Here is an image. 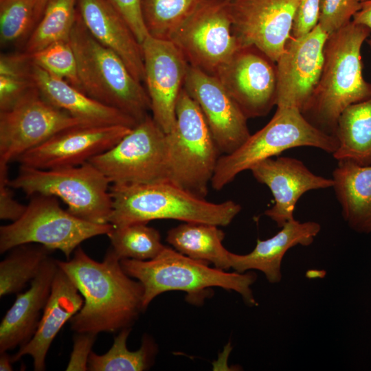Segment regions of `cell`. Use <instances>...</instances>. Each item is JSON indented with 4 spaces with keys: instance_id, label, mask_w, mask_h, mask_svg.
I'll use <instances>...</instances> for the list:
<instances>
[{
    "instance_id": "obj_35",
    "label": "cell",
    "mask_w": 371,
    "mask_h": 371,
    "mask_svg": "<svg viewBox=\"0 0 371 371\" xmlns=\"http://www.w3.org/2000/svg\"><path fill=\"white\" fill-rule=\"evenodd\" d=\"M27 56L33 64L81 90L76 55L69 40L54 43Z\"/></svg>"
},
{
    "instance_id": "obj_25",
    "label": "cell",
    "mask_w": 371,
    "mask_h": 371,
    "mask_svg": "<svg viewBox=\"0 0 371 371\" xmlns=\"http://www.w3.org/2000/svg\"><path fill=\"white\" fill-rule=\"evenodd\" d=\"M333 180L344 221L355 232L371 234V165L339 161Z\"/></svg>"
},
{
    "instance_id": "obj_45",
    "label": "cell",
    "mask_w": 371,
    "mask_h": 371,
    "mask_svg": "<svg viewBox=\"0 0 371 371\" xmlns=\"http://www.w3.org/2000/svg\"><path fill=\"white\" fill-rule=\"evenodd\" d=\"M358 1H360V2H361V1H365V0H358Z\"/></svg>"
},
{
    "instance_id": "obj_1",
    "label": "cell",
    "mask_w": 371,
    "mask_h": 371,
    "mask_svg": "<svg viewBox=\"0 0 371 371\" xmlns=\"http://www.w3.org/2000/svg\"><path fill=\"white\" fill-rule=\"evenodd\" d=\"M72 280L84 302L70 321L76 333H113L131 328L143 307L144 286L124 271L111 247L102 262L95 261L78 247L69 260H57Z\"/></svg>"
},
{
    "instance_id": "obj_8",
    "label": "cell",
    "mask_w": 371,
    "mask_h": 371,
    "mask_svg": "<svg viewBox=\"0 0 371 371\" xmlns=\"http://www.w3.org/2000/svg\"><path fill=\"white\" fill-rule=\"evenodd\" d=\"M167 136L168 181L205 198L220 152L198 104L184 88L177 100L175 125Z\"/></svg>"
},
{
    "instance_id": "obj_44",
    "label": "cell",
    "mask_w": 371,
    "mask_h": 371,
    "mask_svg": "<svg viewBox=\"0 0 371 371\" xmlns=\"http://www.w3.org/2000/svg\"><path fill=\"white\" fill-rule=\"evenodd\" d=\"M325 271L322 270H309L306 272V276L308 278H322L324 276Z\"/></svg>"
},
{
    "instance_id": "obj_20",
    "label": "cell",
    "mask_w": 371,
    "mask_h": 371,
    "mask_svg": "<svg viewBox=\"0 0 371 371\" xmlns=\"http://www.w3.org/2000/svg\"><path fill=\"white\" fill-rule=\"evenodd\" d=\"M77 10L87 30L117 54L133 76L144 81L142 44L120 14L106 0H77Z\"/></svg>"
},
{
    "instance_id": "obj_42",
    "label": "cell",
    "mask_w": 371,
    "mask_h": 371,
    "mask_svg": "<svg viewBox=\"0 0 371 371\" xmlns=\"http://www.w3.org/2000/svg\"><path fill=\"white\" fill-rule=\"evenodd\" d=\"M0 370L1 371H11L12 368V356L7 354V351L0 352Z\"/></svg>"
},
{
    "instance_id": "obj_3",
    "label": "cell",
    "mask_w": 371,
    "mask_h": 371,
    "mask_svg": "<svg viewBox=\"0 0 371 371\" xmlns=\"http://www.w3.org/2000/svg\"><path fill=\"white\" fill-rule=\"evenodd\" d=\"M114 227L157 219L227 226L241 210L232 200L207 201L168 181L144 184H111Z\"/></svg>"
},
{
    "instance_id": "obj_40",
    "label": "cell",
    "mask_w": 371,
    "mask_h": 371,
    "mask_svg": "<svg viewBox=\"0 0 371 371\" xmlns=\"http://www.w3.org/2000/svg\"><path fill=\"white\" fill-rule=\"evenodd\" d=\"M97 335L90 333H76L73 350L66 370H88V361Z\"/></svg>"
},
{
    "instance_id": "obj_13",
    "label": "cell",
    "mask_w": 371,
    "mask_h": 371,
    "mask_svg": "<svg viewBox=\"0 0 371 371\" xmlns=\"http://www.w3.org/2000/svg\"><path fill=\"white\" fill-rule=\"evenodd\" d=\"M214 76L247 119L265 116L276 105V62L256 47H239Z\"/></svg>"
},
{
    "instance_id": "obj_19",
    "label": "cell",
    "mask_w": 371,
    "mask_h": 371,
    "mask_svg": "<svg viewBox=\"0 0 371 371\" xmlns=\"http://www.w3.org/2000/svg\"><path fill=\"white\" fill-rule=\"evenodd\" d=\"M249 170L257 181L271 190L274 204L265 214L279 227L294 218L297 202L305 192L333 186V179L314 174L302 161L293 157H271Z\"/></svg>"
},
{
    "instance_id": "obj_18",
    "label": "cell",
    "mask_w": 371,
    "mask_h": 371,
    "mask_svg": "<svg viewBox=\"0 0 371 371\" xmlns=\"http://www.w3.org/2000/svg\"><path fill=\"white\" fill-rule=\"evenodd\" d=\"M183 88L198 104L220 153H232L249 137L248 119L214 76L189 65Z\"/></svg>"
},
{
    "instance_id": "obj_32",
    "label": "cell",
    "mask_w": 371,
    "mask_h": 371,
    "mask_svg": "<svg viewBox=\"0 0 371 371\" xmlns=\"http://www.w3.org/2000/svg\"><path fill=\"white\" fill-rule=\"evenodd\" d=\"M107 236L111 241V247L120 260H152L166 247L161 243L158 230L148 226L147 223L113 226Z\"/></svg>"
},
{
    "instance_id": "obj_17",
    "label": "cell",
    "mask_w": 371,
    "mask_h": 371,
    "mask_svg": "<svg viewBox=\"0 0 371 371\" xmlns=\"http://www.w3.org/2000/svg\"><path fill=\"white\" fill-rule=\"evenodd\" d=\"M132 128L122 125L72 127L25 153L16 161L39 169L82 165L115 146Z\"/></svg>"
},
{
    "instance_id": "obj_27",
    "label": "cell",
    "mask_w": 371,
    "mask_h": 371,
    "mask_svg": "<svg viewBox=\"0 0 371 371\" xmlns=\"http://www.w3.org/2000/svg\"><path fill=\"white\" fill-rule=\"evenodd\" d=\"M335 136L338 144L333 154L335 159L371 165V96L345 109L338 119Z\"/></svg>"
},
{
    "instance_id": "obj_10",
    "label": "cell",
    "mask_w": 371,
    "mask_h": 371,
    "mask_svg": "<svg viewBox=\"0 0 371 371\" xmlns=\"http://www.w3.org/2000/svg\"><path fill=\"white\" fill-rule=\"evenodd\" d=\"M111 184H144L168 181V142L148 115L115 146L89 161Z\"/></svg>"
},
{
    "instance_id": "obj_15",
    "label": "cell",
    "mask_w": 371,
    "mask_h": 371,
    "mask_svg": "<svg viewBox=\"0 0 371 371\" xmlns=\"http://www.w3.org/2000/svg\"><path fill=\"white\" fill-rule=\"evenodd\" d=\"M328 36L317 24L304 36L288 39L276 61L277 107L305 111L321 76Z\"/></svg>"
},
{
    "instance_id": "obj_31",
    "label": "cell",
    "mask_w": 371,
    "mask_h": 371,
    "mask_svg": "<svg viewBox=\"0 0 371 371\" xmlns=\"http://www.w3.org/2000/svg\"><path fill=\"white\" fill-rule=\"evenodd\" d=\"M203 0H142L144 24L149 36L171 41Z\"/></svg>"
},
{
    "instance_id": "obj_28",
    "label": "cell",
    "mask_w": 371,
    "mask_h": 371,
    "mask_svg": "<svg viewBox=\"0 0 371 371\" xmlns=\"http://www.w3.org/2000/svg\"><path fill=\"white\" fill-rule=\"evenodd\" d=\"M0 262V296L17 293L37 276L53 250L36 243L14 247Z\"/></svg>"
},
{
    "instance_id": "obj_41",
    "label": "cell",
    "mask_w": 371,
    "mask_h": 371,
    "mask_svg": "<svg viewBox=\"0 0 371 371\" xmlns=\"http://www.w3.org/2000/svg\"><path fill=\"white\" fill-rule=\"evenodd\" d=\"M352 21L355 23L366 26L371 32V0L361 2L360 8L353 15ZM366 41L371 48V34Z\"/></svg>"
},
{
    "instance_id": "obj_16",
    "label": "cell",
    "mask_w": 371,
    "mask_h": 371,
    "mask_svg": "<svg viewBox=\"0 0 371 371\" xmlns=\"http://www.w3.org/2000/svg\"><path fill=\"white\" fill-rule=\"evenodd\" d=\"M144 81L152 117L169 133L175 123L176 106L189 64L171 41L148 36L142 43Z\"/></svg>"
},
{
    "instance_id": "obj_43",
    "label": "cell",
    "mask_w": 371,
    "mask_h": 371,
    "mask_svg": "<svg viewBox=\"0 0 371 371\" xmlns=\"http://www.w3.org/2000/svg\"><path fill=\"white\" fill-rule=\"evenodd\" d=\"M49 0H36L38 22L41 19L43 11Z\"/></svg>"
},
{
    "instance_id": "obj_34",
    "label": "cell",
    "mask_w": 371,
    "mask_h": 371,
    "mask_svg": "<svg viewBox=\"0 0 371 371\" xmlns=\"http://www.w3.org/2000/svg\"><path fill=\"white\" fill-rule=\"evenodd\" d=\"M37 23L36 0H0L2 47L25 43Z\"/></svg>"
},
{
    "instance_id": "obj_14",
    "label": "cell",
    "mask_w": 371,
    "mask_h": 371,
    "mask_svg": "<svg viewBox=\"0 0 371 371\" xmlns=\"http://www.w3.org/2000/svg\"><path fill=\"white\" fill-rule=\"evenodd\" d=\"M298 0H229L239 47L254 46L276 62L291 36Z\"/></svg>"
},
{
    "instance_id": "obj_38",
    "label": "cell",
    "mask_w": 371,
    "mask_h": 371,
    "mask_svg": "<svg viewBox=\"0 0 371 371\" xmlns=\"http://www.w3.org/2000/svg\"><path fill=\"white\" fill-rule=\"evenodd\" d=\"M124 19L139 42L148 36L142 9V0H106Z\"/></svg>"
},
{
    "instance_id": "obj_24",
    "label": "cell",
    "mask_w": 371,
    "mask_h": 371,
    "mask_svg": "<svg viewBox=\"0 0 371 371\" xmlns=\"http://www.w3.org/2000/svg\"><path fill=\"white\" fill-rule=\"evenodd\" d=\"M281 229L266 240L258 239L254 249L247 254L229 251L230 269L238 273L258 270L267 281L275 284L282 280L281 265L289 249L296 246H308L321 229L314 221L300 222L295 218L287 221Z\"/></svg>"
},
{
    "instance_id": "obj_23",
    "label": "cell",
    "mask_w": 371,
    "mask_h": 371,
    "mask_svg": "<svg viewBox=\"0 0 371 371\" xmlns=\"http://www.w3.org/2000/svg\"><path fill=\"white\" fill-rule=\"evenodd\" d=\"M31 74L41 95L74 117L91 125H122L133 128L137 124L133 118L120 110L93 99L32 62Z\"/></svg>"
},
{
    "instance_id": "obj_33",
    "label": "cell",
    "mask_w": 371,
    "mask_h": 371,
    "mask_svg": "<svg viewBox=\"0 0 371 371\" xmlns=\"http://www.w3.org/2000/svg\"><path fill=\"white\" fill-rule=\"evenodd\" d=\"M31 62L23 52L1 54L0 58V111L12 107L35 88Z\"/></svg>"
},
{
    "instance_id": "obj_11",
    "label": "cell",
    "mask_w": 371,
    "mask_h": 371,
    "mask_svg": "<svg viewBox=\"0 0 371 371\" xmlns=\"http://www.w3.org/2000/svg\"><path fill=\"white\" fill-rule=\"evenodd\" d=\"M88 125L49 103L35 87L0 111V162L9 164L64 130Z\"/></svg>"
},
{
    "instance_id": "obj_21",
    "label": "cell",
    "mask_w": 371,
    "mask_h": 371,
    "mask_svg": "<svg viewBox=\"0 0 371 371\" xmlns=\"http://www.w3.org/2000/svg\"><path fill=\"white\" fill-rule=\"evenodd\" d=\"M84 300L69 276L59 267L49 297L32 338L12 356V363L25 355L33 359L34 369L43 371L49 348L63 325L82 308Z\"/></svg>"
},
{
    "instance_id": "obj_30",
    "label": "cell",
    "mask_w": 371,
    "mask_h": 371,
    "mask_svg": "<svg viewBox=\"0 0 371 371\" xmlns=\"http://www.w3.org/2000/svg\"><path fill=\"white\" fill-rule=\"evenodd\" d=\"M77 0H49L24 43L23 53L30 55L54 43L69 40L77 16Z\"/></svg>"
},
{
    "instance_id": "obj_29",
    "label": "cell",
    "mask_w": 371,
    "mask_h": 371,
    "mask_svg": "<svg viewBox=\"0 0 371 371\" xmlns=\"http://www.w3.org/2000/svg\"><path fill=\"white\" fill-rule=\"evenodd\" d=\"M131 330V328L120 330L105 354L99 355L92 351L88 361V370L143 371L149 369L154 363L157 346L151 337L145 335L138 350H129L126 341Z\"/></svg>"
},
{
    "instance_id": "obj_5",
    "label": "cell",
    "mask_w": 371,
    "mask_h": 371,
    "mask_svg": "<svg viewBox=\"0 0 371 371\" xmlns=\"http://www.w3.org/2000/svg\"><path fill=\"white\" fill-rule=\"evenodd\" d=\"M69 42L76 55L82 91L120 110L137 124L150 115V101L145 87L117 54L93 37L78 10Z\"/></svg>"
},
{
    "instance_id": "obj_7",
    "label": "cell",
    "mask_w": 371,
    "mask_h": 371,
    "mask_svg": "<svg viewBox=\"0 0 371 371\" xmlns=\"http://www.w3.org/2000/svg\"><path fill=\"white\" fill-rule=\"evenodd\" d=\"M111 183L93 164L54 169L20 165L17 175L10 180L12 188L27 196L45 194L61 199L67 211L85 221L109 223L113 211Z\"/></svg>"
},
{
    "instance_id": "obj_39",
    "label": "cell",
    "mask_w": 371,
    "mask_h": 371,
    "mask_svg": "<svg viewBox=\"0 0 371 371\" xmlns=\"http://www.w3.org/2000/svg\"><path fill=\"white\" fill-rule=\"evenodd\" d=\"M321 0H298L291 36L299 38L310 32L317 24Z\"/></svg>"
},
{
    "instance_id": "obj_22",
    "label": "cell",
    "mask_w": 371,
    "mask_h": 371,
    "mask_svg": "<svg viewBox=\"0 0 371 371\" xmlns=\"http://www.w3.org/2000/svg\"><path fill=\"white\" fill-rule=\"evenodd\" d=\"M58 269L57 260L49 257L30 282L28 290L18 293L0 324V352L17 346L21 348L32 338L49 297Z\"/></svg>"
},
{
    "instance_id": "obj_6",
    "label": "cell",
    "mask_w": 371,
    "mask_h": 371,
    "mask_svg": "<svg viewBox=\"0 0 371 371\" xmlns=\"http://www.w3.org/2000/svg\"><path fill=\"white\" fill-rule=\"evenodd\" d=\"M337 146L335 135L313 125L299 109L277 107L262 128L251 135L236 150L219 157L210 184L221 190L239 173L287 149L310 146L333 155Z\"/></svg>"
},
{
    "instance_id": "obj_2",
    "label": "cell",
    "mask_w": 371,
    "mask_h": 371,
    "mask_svg": "<svg viewBox=\"0 0 371 371\" xmlns=\"http://www.w3.org/2000/svg\"><path fill=\"white\" fill-rule=\"evenodd\" d=\"M370 34L368 27L351 21L326 38L321 76L302 114L327 133L335 135L345 109L371 96V83L363 78L361 56Z\"/></svg>"
},
{
    "instance_id": "obj_9",
    "label": "cell",
    "mask_w": 371,
    "mask_h": 371,
    "mask_svg": "<svg viewBox=\"0 0 371 371\" xmlns=\"http://www.w3.org/2000/svg\"><path fill=\"white\" fill-rule=\"evenodd\" d=\"M113 227L74 216L60 207L56 197L34 194L21 218L0 227V253L20 245L36 243L60 250L69 260L83 241L107 235Z\"/></svg>"
},
{
    "instance_id": "obj_37",
    "label": "cell",
    "mask_w": 371,
    "mask_h": 371,
    "mask_svg": "<svg viewBox=\"0 0 371 371\" xmlns=\"http://www.w3.org/2000/svg\"><path fill=\"white\" fill-rule=\"evenodd\" d=\"M10 180L8 164L0 162V218L14 222L23 214L27 205L14 199Z\"/></svg>"
},
{
    "instance_id": "obj_12",
    "label": "cell",
    "mask_w": 371,
    "mask_h": 371,
    "mask_svg": "<svg viewBox=\"0 0 371 371\" xmlns=\"http://www.w3.org/2000/svg\"><path fill=\"white\" fill-rule=\"evenodd\" d=\"M171 41L189 65L214 76L239 48L229 0H203Z\"/></svg>"
},
{
    "instance_id": "obj_4",
    "label": "cell",
    "mask_w": 371,
    "mask_h": 371,
    "mask_svg": "<svg viewBox=\"0 0 371 371\" xmlns=\"http://www.w3.org/2000/svg\"><path fill=\"white\" fill-rule=\"evenodd\" d=\"M120 263L127 275L143 285L144 310L157 295L166 291H185L192 299L201 296L211 287L234 291L249 306L258 305L251 289L257 279L252 271L227 272L212 268L206 262L192 259L167 246L152 260L123 258Z\"/></svg>"
},
{
    "instance_id": "obj_36",
    "label": "cell",
    "mask_w": 371,
    "mask_h": 371,
    "mask_svg": "<svg viewBox=\"0 0 371 371\" xmlns=\"http://www.w3.org/2000/svg\"><path fill=\"white\" fill-rule=\"evenodd\" d=\"M360 5L358 0H321L318 25L329 35L349 23Z\"/></svg>"
},
{
    "instance_id": "obj_26",
    "label": "cell",
    "mask_w": 371,
    "mask_h": 371,
    "mask_svg": "<svg viewBox=\"0 0 371 371\" xmlns=\"http://www.w3.org/2000/svg\"><path fill=\"white\" fill-rule=\"evenodd\" d=\"M219 226L196 222H184L167 232L166 241L177 251L194 260L230 269L229 251L223 245L224 232Z\"/></svg>"
}]
</instances>
